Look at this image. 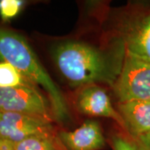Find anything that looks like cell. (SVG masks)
<instances>
[{
    "instance_id": "cell-4",
    "label": "cell",
    "mask_w": 150,
    "mask_h": 150,
    "mask_svg": "<svg viewBox=\"0 0 150 150\" xmlns=\"http://www.w3.org/2000/svg\"><path fill=\"white\" fill-rule=\"evenodd\" d=\"M50 108L46 98L32 84L0 88L1 112H19L51 119Z\"/></svg>"
},
{
    "instance_id": "cell-12",
    "label": "cell",
    "mask_w": 150,
    "mask_h": 150,
    "mask_svg": "<svg viewBox=\"0 0 150 150\" xmlns=\"http://www.w3.org/2000/svg\"><path fill=\"white\" fill-rule=\"evenodd\" d=\"M110 145L112 150H150L139 139L134 138L125 131L112 134Z\"/></svg>"
},
{
    "instance_id": "cell-9",
    "label": "cell",
    "mask_w": 150,
    "mask_h": 150,
    "mask_svg": "<svg viewBox=\"0 0 150 150\" xmlns=\"http://www.w3.org/2000/svg\"><path fill=\"white\" fill-rule=\"evenodd\" d=\"M118 111L125 132L137 139L150 134V101L119 103Z\"/></svg>"
},
{
    "instance_id": "cell-14",
    "label": "cell",
    "mask_w": 150,
    "mask_h": 150,
    "mask_svg": "<svg viewBox=\"0 0 150 150\" xmlns=\"http://www.w3.org/2000/svg\"><path fill=\"white\" fill-rule=\"evenodd\" d=\"M0 150H15L14 144L4 139H0Z\"/></svg>"
},
{
    "instance_id": "cell-5",
    "label": "cell",
    "mask_w": 150,
    "mask_h": 150,
    "mask_svg": "<svg viewBox=\"0 0 150 150\" xmlns=\"http://www.w3.org/2000/svg\"><path fill=\"white\" fill-rule=\"evenodd\" d=\"M56 133L51 119L19 112H0V139L14 144L30 137Z\"/></svg>"
},
{
    "instance_id": "cell-8",
    "label": "cell",
    "mask_w": 150,
    "mask_h": 150,
    "mask_svg": "<svg viewBox=\"0 0 150 150\" xmlns=\"http://www.w3.org/2000/svg\"><path fill=\"white\" fill-rule=\"evenodd\" d=\"M59 137L68 150H100L106 140L99 123L88 120L73 131H60Z\"/></svg>"
},
{
    "instance_id": "cell-3",
    "label": "cell",
    "mask_w": 150,
    "mask_h": 150,
    "mask_svg": "<svg viewBox=\"0 0 150 150\" xmlns=\"http://www.w3.org/2000/svg\"><path fill=\"white\" fill-rule=\"evenodd\" d=\"M112 88L119 103L150 101V63L125 54Z\"/></svg>"
},
{
    "instance_id": "cell-1",
    "label": "cell",
    "mask_w": 150,
    "mask_h": 150,
    "mask_svg": "<svg viewBox=\"0 0 150 150\" xmlns=\"http://www.w3.org/2000/svg\"><path fill=\"white\" fill-rule=\"evenodd\" d=\"M124 55V49L112 54L87 43L65 42L55 48L54 59L70 85L83 88L99 82L113 85L122 69Z\"/></svg>"
},
{
    "instance_id": "cell-2",
    "label": "cell",
    "mask_w": 150,
    "mask_h": 150,
    "mask_svg": "<svg viewBox=\"0 0 150 150\" xmlns=\"http://www.w3.org/2000/svg\"><path fill=\"white\" fill-rule=\"evenodd\" d=\"M0 62L10 64L28 80L45 89L52 112L60 121L69 117V109L63 93L41 64L29 43L20 34L0 28Z\"/></svg>"
},
{
    "instance_id": "cell-11",
    "label": "cell",
    "mask_w": 150,
    "mask_h": 150,
    "mask_svg": "<svg viewBox=\"0 0 150 150\" xmlns=\"http://www.w3.org/2000/svg\"><path fill=\"white\" fill-rule=\"evenodd\" d=\"M27 80L13 65L5 62H0V88H5L30 84L27 83Z\"/></svg>"
},
{
    "instance_id": "cell-10",
    "label": "cell",
    "mask_w": 150,
    "mask_h": 150,
    "mask_svg": "<svg viewBox=\"0 0 150 150\" xmlns=\"http://www.w3.org/2000/svg\"><path fill=\"white\" fill-rule=\"evenodd\" d=\"M15 150H68L58 133L30 137L14 144Z\"/></svg>"
},
{
    "instance_id": "cell-15",
    "label": "cell",
    "mask_w": 150,
    "mask_h": 150,
    "mask_svg": "<svg viewBox=\"0 0 150 150\" xmlns=\"http://www.w3.org/2000/svg\"><path fill=\"white\" fill-rule=\"evenodd\" d=\"M139 139L142 142V143H144L149 149H150V134H147V135H144V136H143V137H140L139 138Z\"/></svg>"
},
{
    "instance_id": "cell-13",
    "label": "cell",
    "mask_w": 150,
    "mask_h": 150,
    "mask_svg": "<svg viewBox=\"0 0 150 150\" xmlns=\"http://www.w3.org/2000/svg\"><path fill=\"white\" fill-rule=\"evenodd\" d=\"M24 2L20 0H1L0 16L4 20H9L16 17L21 11Z\"/></svg>"
},
{
    "instance_id": "cell-7",
    "label": "cell",
    "mask_w": 150,
    "mask_h": 150,
    "mask_svg": "<svg viewBox=\"0 0 150 150\" xmlns=\"http://www.w3.org/2000/svg\"><path fill=\"white\" fill-rule=\"evenodd\" d=\"M76 104L79 110L84 114L115 120L124 131V123L121 115L114 109L107 93L99 86L93 84L83 87L78 94Z\"/></svg>"
},
{
    "instance_id": "cell-6",
    "label": "cell",
    "mask_w": 150,
    "mask_h": 150,
    "mask_svg": "<svg viewBox=\"0 0 150 150\" xmlns=\"http://www.w3.org/2000/svg\"><path fill=\"white\" fill-rule=\"evenodd\" d=\"M125 54L150 63V6H140L126 22L123 30Z\"/></svg>"
}]
</instances>
